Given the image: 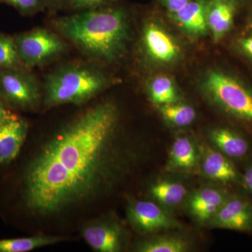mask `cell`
Segmentation results:
<instances>
[{
	"instance_id": "cell-1",
	"label": "cell",
	"mask_w": 252,
	"mask_h": 252,
	"mask_svg": "<svg viewBox=\"0 0 252 252\" xmlns=\"http://www.w3.org/2000/svg\"><path fill=\"white\" fill-rule=\"evenodd\" d=\"M117 106H93L63 126L28 164L23 177L28 210L56 215L90 202L128 171L130 155L118 141Z\"/></svg>"
},
{
	"instance_id": "cell-2",
	"label": "cell",
	"mask_w": 252,
	"mask_h": 252,
	"mask_svg": "<svg viewBox=\"0 0 252 252\" xmlns=\"http://www.w3.org/2000/svg\"><path fill=\"white\" fill-rule=\"evenodd\" d=\"M55 31L94 61L114 63L125 54L130 37L127 13L105 6L76 11L52 21Z\"/></svg>"
},
{
	"instance_id": "cell-3",
	"label": "cell",
	"mask_w": 252,
	"mask_h": 252,
	"mask_svg": "<svg viewBox=\"0 0 252 252\" xmlns=\"http://www.w3.org/2000/svg\"><path fill=\"white\" fill-rule=\"evenodd\" d=\"M112 84V79L94 65L63 64L46 76L43 104L48 108L65 104L80 105L95 97Z\"/></svg>"
},
{
	"instance_id": "cell-4",
	"label": "cell",
	"mask_w": 252,
	"mask_h": 252,
	"mask_svg": "<svg viewBox=\"0 0 252 252\" xmlns=\"http://www.w3.org/2000/svg\"><path fill=\"white\" fill-rule=\"evenodd\" d=\"M203 89L220 108L233 117L252 124V91L240 81L220 71L205 76Z\"/></svg>"
},
{
	"instance_id": "cell-5",
	"label": "cell",
	"mask_w": 252,
	"mask_h": 252,
	"mask_svg": "<svg viewBox=\"0 0 252 252\" xmlns=\"http://www.w3.org/2000/svg\"><path fill=\"white\" fill-rule=\"evenodd\" d=\"M18 56L25 68L45 65L66 52L67 44L57 32L36 28L14 35Z\"/></svg>"
},
{
	"instance_id": "cell-6",
	"label": "cell",
	"mask_w": 252,
	"mask_h": 252,
	"mask_svg": "<svg viewBox=\"0 0 252 252\" xmlns=\"http://www.w3.org/2000/svg\"><path fill=\"white\" fill-rule=\"evenodd\" d=\"M42 98L39 81L29 69H0L1 102L18 110H34Z\"/></svg>"
},
{
	"instance_id": "cell-7",
	"label": "cell",
	"mask_w": 252,
	"mask_h": 252,
	"mask_svg": "<svg viewBox=\"0 0 252 252\" xmlns=\"http://www.w3.org/2000/svg\"><path fill=\"white\" fill-rule=\"evenodd\" d=\"M127 217L132 228L142 234L181 228L178 220L161 205L147 200H130Z\"/></svg>"
},
{
	"instance_id": "cell-8",
	"label": "cell",
	"mask_w": 252,
	"mask_h": 252,
	"mask_svg": "<svg viewBox=\"0 0 252 252\" xmlns=\"http://www.w3.org/2000/svg\"><path fill=\"white\" fill-rule=\"evenodd\" d=\"M86 243L100 252H119L126 245V233L117 220H99L89 223L82 231Z\"/></svg>"
},
{
	"instance_id": "cell-9",
	"label": "cell",
	"mask_w": 252,
	"mask_h": 252,
	"mask_svg": "<svg viewBox=\"0 0 252 252\" xmlns=\"http://www.w3.org/2000/svg\"><path fill=\"white\" fill-rule=\"evenodd\" d=\"M207 224L212 228L252 232V205L246 199L231 195Z\"/></svg>"
},
{
	"instance_id": "cell-10",
	"label": "cell",
	"mask_w": 252,
	"mask_h": 252,
	"mask_svg": "<svg viewBox=\"0 0 252 252\" xmlns=\"http://www.w3.org/2000/svg\"><path fill=\"white\" fill-rule=\"evenodd\" d=\"M28 128V123L11 112L0 119V165L9 164L17 157Z\"/></svg>"
},
{
	"instance_id": "cell-11",
	"label": "cell",
	"mask_w": 252,
	"mask_h": 252,
	"mask_svg": "<svg viewBox=\"0 0 252 252\" xmlns=\"http://www.w3.org/2000/svg\"><path fill=\"white\" fill-rule=\"evenodd\" d=\"M231 195L223 189L205 187L187 197V210L200 223H207Z\"/></svg>"
},
{
	"instance_id": "cell-12",
	"label": "cell",
	"mask_w": 252,
	"mask_h": 252,
	"mask_svg": "<svg viewBox=\"0 0 252 252\" xmlns=\"http://www.w3.org/2000/svg\"><path fill=\"white\" fill-rule=\"evenodd\" d=\"M142 44L149 57L158 62L171 63L180 53L179 46L172 36L153 22L144 28Z\"/></svg>"
},
{
	"instance_id": "cell-13",
	"label": "cell",
	"mask_w": 252,
	"mask_h": 252,
	"mask_svg": "<svg viewBox=\"0 0 252 252\" xmlns=\"http://www.w3.org/2000/svg\"><path fill=\"white\" fill-rule=\"evenodd\" d=\"M201 167L205 177L220 183H236L240 180V174L229 158L218 151L205 149Z\"/></svg>"
},
{
	"instance_id": "cell-14",
	"label": "cell",
	"mask_w": 252,
	"mask_h": 252,
	"mask_svg": "<svg viewBox=\"0 0 252 252\" xmlns=\"http://www.w3.org/2000/svg\"><path fill=\"white\" fill-rule=\"evenodd\" d=\"M209 1L191 0L183 9L174 15L176 21L190 34H205L208 30L207 12Z\"/></svg>"
},
{
	"instance_id": "cell-15",
	"label": "cell",
	"mask_w": 252,
	"mask_h": 252,
	"mask_svg": "<svg viewBox=\"0 0 252 252\" xmlns=\"http://www.w3.org/2000/svg\"><path fill=\"white\" fill-rule=\"evenodd\" d=\"M235 6L230 0H210L207 12L208 28L215 41L221 39L233 26Z\"/></svg>"
},
{
	"instance_id": "cell-16",
	"label": "cell",
	"mask_w": 252,
	"mask_h": 252,
	"mask_svg": "<svg viewBox=\"0 0 252 252\" xmlns=\"http://www.w3.org/2000/svg\"><path fill=\"white\" fill-rule=\"evenodd\" d=\"M199 157L195 144L187 137H179L172 144L167 170L190 172L198 165Z\"/></svg>"
},
{
	"instance_id": "cell-17",
	"label": "cell",
	"mask_w": 252,
	"mask_h": 252,
	"mask_svg": "<svg viewBox=\"0 0 252 252\" xmlns=\"http://www.w3.org/2000/svg\"><path fill=\"white\" fill-rule=\"evenodd\" d=\"M210 140L220 152L230 158H241L250 150V143L245 137L225 127L212 130Z\"/></svg>"
},
{
	"instance_id": "cell-18",
	"label": "cell",
	"mask_w": 252,
	"mask_h": 252,
	"mask_svg": "<svg viewBox=\"0 0 252 252\" xmlns=\"http://www.w3.org/2000/svg\"><path fill=\"white\" fill-rule=\"evenodd\" d=\"M149 193L161 206L171 208L187 198L188 190L180 182L162 180L151 186Z\"/></svg>"
},
{
	"instance_id": "cell-19",
	"label": "cell",
	"mask_w": 252,
	"mask_h": 252,
	"mask_svg": "<svg viewBox=\"0 0 252 252\" xmlns=\"http://www.w3.org/2000/svg\"><path fill=\"white\" fill-rule=\"evenodd\" d=\"M190 246L188 240L177 235H157L147 239L137 247L140 252H186Z\"/></svg>"
},
{
	"instance_id": "cell-20",
	"label": "cell",
	"mask_w": 252,
	"mask_h": 252,
	"mask_svg": "<svg viewBox=\"0 0 252 252\" xmlns=\"http://www.w3.org/2000/svg\"><path fill=\"white\" fill-rule=\"evenodd\" d=\"M64 240V238L48 235H36L31 238L0 240V252H26L34 249L54 245Z\"/></svg>"
},
{
	"instance_id": "cell-21",
	"label": "cell",
	"mask_w": 252,
	"mask_h": 252,
	"mask_svg": "<svg viewBox=\"0 0 252 252\" xmlns=\"http://www.w3.org/2000/svg\"><path fill=\"white\" fill-rule=\"evenodd\" d=\"M148 90L151 100L158 105L174 104L178 100L175 86L169 77L154 78L149 84Z\"/></svg>"
},
{
	"instance_id": "cell-22",
	"label": "cell",
	"mask_w": 252,
	"mask_h": 252,
	"mask_svg": "<svg viewBox=\"0 0 252 252\" xmlns=\"http://www.w3.org/2000/svg\"><path fill=\"white\" fill-rule=\"evenodd\" d=\"M159 111L168 124L177 127L190 125L196 117V112L193 107L177 102L159 106Z\"/></svg>"
},
{
	"instance_id": "cell-23",
	"label": "cell",
	"mask_w": 252,
	"mask_h": 252,
	"mask_svg": "<svg viewBox=\"0 0 252 252\" xmlns=\"http://www.w3.org/2000/svg\"><path fill=\"white\" fill-rule=\"evenodd\" d=\"M26 69L18 56L14 36L0 32V69Z\"/></svg>"
},
{
	"instance_id": "cell-24",
	"label": "cell",
	"mask_w": 252,
	"mask_h": 252,
	"mask_svg": "<svg viewBox=\"0 0 252 252\" xmlns=\"http://www.w3.org/2000/svg\"><path fill=\"white\" fill-rule=\"evenodd\" d=\"M13 6L24 16H32L46 10L43 0H0Z\"/></svg>"
},
{
	"instance_id": "cell-25",
	"label": "cell",
	"mask_w": 252,
	"mask_h": 252,
	"mask_svg": "<svg viewBox=\"0 0 252 252\" xmlns=\"http://www.w3.org/2000/svg\"><path fill=\"white\" fill-rule=\"evenodd\" d=\"M115 0H70L69 9L75 11H84L108 6Z\"/></svg>"
},
{
	"instance_id": "cell-26",
	"label": "cell",
	"mask_w": 252,
	"mask_h": 252,
	"mask_svg": "<svg viewBox=\"0 0 252 252\" xmlns=\"http://www.w3.org/2000/svg\"><path fill=\"white\" fill-rule=\"evenodd\" d=\"M46 9L49 12L55 13L69 7L70 0H43Z\"/></svg>"
},
{
	"instance_id": "cell-27",
	"label": "cell",
	"mask_w": 252,
	"mask_h": 252,
	"mask_svg": "<svg viewBox=\"0 0 252 252\" xmlns=\"http://www.w3.org/2000/svg\"><path fill=\"white\" fill-rule=\"evenodd\" d=\"M191 0H161L162 4L167 8L169 12L175 15L189 4Z\"/></svg>"
},
{
	"instance_id": "cell-28",
	"label": "cell",
	"mask_w": 252,
	"mask_h": 252,
	"mask_svg": "<svg viewBox=\"0 0 252 252\" xmlns=\"http://www.w3.org/2000/svg\"><path fill=\"white\" fill-rule=\"evenodd\" d=\"M243 182L247 189L252 194V163L245 169L243 176Z\"/></svg>"
},
{
	"instance_id": "cell-29",
	"label": "cell",
	"mask_w": 252,
	"mask_h": 252,
	"mask_svg": "<svg viewBox=\"0 0 252 252\" xmlns=\"http://www.w3.org/2000/svg\"><path fill=\"white\" fill-rule=\"evenodd\" d=\"M240 47L249 57L252 59V36L242 39L240 41Z\"/></svg>"
},
{
	"instance_id": "cell-30",
	"label": "cell",
	"mask_w": 252,
	"mask_h": 252,
	"mask_svg": "<svg viewBox=\"0 0 252 252\" xmlns=\"http://www.w3.org/2000/svg\"><path fill=\"white\" fill-rule=\"evenodd\" d=\"M9 110H7L6 108H5L4 104L1 102V99H0V119L1 118L6 117V115L10 114Z\"/></svg>"
}]
</instances>
